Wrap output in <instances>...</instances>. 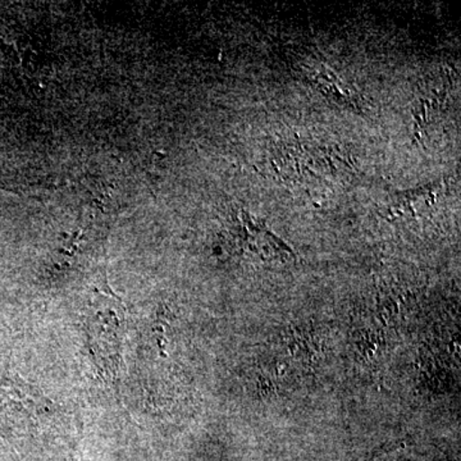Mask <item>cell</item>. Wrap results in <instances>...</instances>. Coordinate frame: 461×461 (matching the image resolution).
I'll list each match as a JSON object with an SVG mask.
<instances>
[{
  "instance_id": "2",
  "label": "cell",
  "mask_w": 461,
  "mask_h": 461,
  "mask_svg": "<svg viewBox=\"0 0 461 461\" xmlns=\"http://www.w3.org/2000/svg\"><path fill=\"white\" fill-rule=\"evenodd\" d=\"M233 240L240 250L266 262H287L296 259V253L293 248L288 247L284 240L272 232L263 220L254 217L244 209L239 212Z\"/></svg>"
},
{
  "instance_id": "5",
  "label": "cell",
  "mask_w": 461,
  "mask_h": 461,
  "mask_svg": "<svg viewBox=\"0 0 461 461\" xmlns=\"http://www.w3.org/2000/svg\"><path fill=\"white\" fill-rule=\"evenodd\" d=\"M91 194V199L96 203V205L104 208L107 206L109 202H113V195H112V189L107 187V185L98 184V182H93V184L87 186Z\"/></svg>"
},
{
  "instance_id": "3",
  "label": "cell",
  "mask_w": 461,
  "mask_h": 461,
  "mask_svg": "<svg viewBox=\"0 0 461 461\" xmlns=\"http://www.w3.org/2000/svg\"><path fill=\"white\" fill-rule=\"evenodd\" d=\"M444 189L445 181L438 180L412 189L395 191L384 206L382 215L388 222L417 217L435 204Z\"/></svg>"
},
{
  "instance_id": "1",
  "label": "cell",
  "mask_w": 461,
  "mask_h": 461,
  "mask_svg": "<svg viewBox=\"0 0 461 461\" xmlns=\"http://www.w3.org/2000/svg\"><path fill=\"white\" fill-rule=\"evenodd\" d=\"M267 169L278 180L306 186L351 177L355 163L342 148L286 139L273 142L267 154Z\"/></svg>"
},
{
  "instance_id": "4",
  "label": "cell",
  "mask_w": 461,
  "mask_h": 461,
  "mask_svg": "<svg viewBox=\"0 0 461 461\" xmlns=\"http://www.w3.org/2000/svg\"><path fill=\"white\" fill-rule=\"evenodd\" d=\"M306 78L324 98L330 100L335 104L353 109V111H359L362 108L357 93L329 67L321 66L320 68L309 71L306 74Z\"/></svg>"
}]
</instances>
